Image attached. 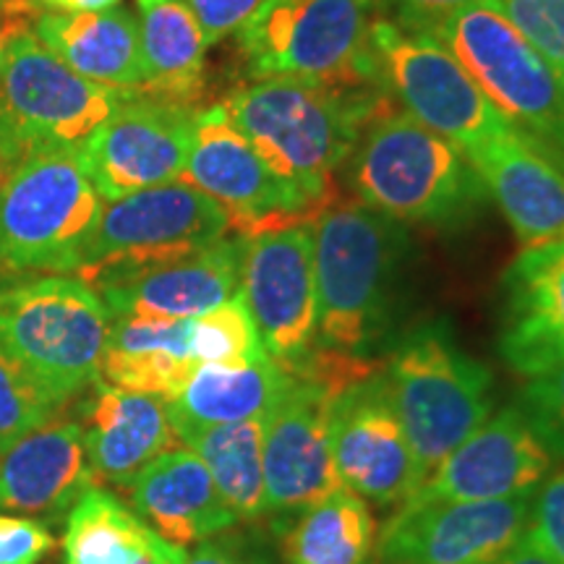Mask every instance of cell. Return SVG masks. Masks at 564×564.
Returning a JSON list of instances; mask_svg holds the SVG:
<instances>
[{"instance_id":"cell-1","label":"cell","mask_w":564,"mask_h":564,"mask_svg":"<svg viewBox=\"0 0 564 564\" xmlns=\"http://www.w3.org/2000/svg\"><path fill=\"white\" fill-rule=\"evenodd\" d=\"M316 352L373 369L390 348L411 238L403 223L361 202L329 204L312 223Z\"/></svg>"},{"instance_id":"cell-2","label":"cell","mask_w":564,"mask_h":564,"mask_svg":"<svg viewBox=\"0 0 564 564\" xmlns=\"http://www.w3.org/2000/svg\"><path fill=\"white\" fill-rule=\"evenodd\" d=\"M369 87L303 79H257L230 91L225 112L295 194L324 212L340 199L335 173L356 150L364 126L384 110Z\"/></svg>"},{"instance_id":"cell-3","label":"cell","mask_w":564,"mask_h":564,"mask_svg":"<svg viewBox=\"0 0 564 564\" xmlns=\"http://www.w3.org/2000/svg\"><path fill=\"white\" fill-rule=\"evenodd\" d=\"M345 165L358 202L403 225L463 228L489 199L460 147L390 108L364 126Z\"/></svg>"},{"instance_id":"cell-4","label":"cell","mask_w":564,"mask_h":564,"mask_svg":"<svg viewBox=\"0 0 564 564\" xmlns=\"http://www.w3.org/2000/svg\"><path fill=\"white\" fill-rule=\"evenodd\" d=\"M382 373L423 481L491 415V371L460 348L447 319L398 337Z\"/></svg>"},{"instance_id":"cell-5","label":"cell","mask_w":564,"mask_h":564,"mask_svg":"<svg viewBox=\"0 0 564 564\" xmlns=\"http://www.w3.org/2000/svg\"><path fill=\"white\" fill-rule=\"evenodd\" d=\"M102 209L79 147L24 154L0 181V272H76Z\"/></svg>"},{"instance_id":"cell-6","label":"cell","mask_w":564,"mask_h":564,"mask_svg":"<svg viewBox=\"0 0 564 564\" xmlns=\"http://www.w3.org/2000/svg\"><path fill=\"white\" fill-rule=\"evenodd\" d=\"M373 0H264L238 32L253 79L377 84Z\"/></svg>"},{"instance_id":"cell-7","label":"cell","mask_w":564,"mask_h":564,"mask_svg":"<svg viewBox=\"0 0 564 564\" xmlns=\"http://www.w3.org/2000/svg\"><path fill=\"white\" fill-rule=\"evenodd\" d=\"M110 324L82 278L51 274L0 291V335L61 405L102 379Z\"/></svg>"},{"instance_id":"cell-8","label":"cell","mask_w":564,"mask_h":564,"mask_svg":"<svg viewBox=\"0 0 564 564\" xmlns=\"http://www.w3.org/2000/svg\"><path fill=\"white\" fill-rule=\"evenodd\" d=\"M377 84L408 116L463 152L502 139L514 126L489 102L474 76L432 32L408 30L392 19L371 21Z\"/></svg>"},{"instance_id":"cell-9","label":"cell","mask_w":564,"mask_h":564,"mask_svg":"<svg viewBox=\"0 0 564 564\" xmlns=\"http://www.w3.org/2000/svg\"><path fill=\"white\" fill-rule=\"evenodd\" d=\"M432 34L453 51L514 129L564 160V87L560 76L489 0L457 11Z\"/></svg>"},{"instance_id":"cell-10","label":"cell","mask_w":564,"mask_h":564,"mask_svg":"<svg viewBox=\"0 0 564 564\" xmlns=\"http://www.w3.org/2000/svg\"><path fill=\"white\" fill-rule=\"evenodd\" d=\"M131 95L84 79L34 32H13L0 61V139L17 162L40 147H82Z\"/></svg>"},{"instance_id":"cell-11","label":"cell","mask_w":564,"mask_h":564,"mask_svg":"<svg viewBox=\"0 0 564 564\" xmlns=\"http://www.w3.org/2000/svg\"><path fill=\"white\" fill-rule=\"evenodd\" d=\"M241 295L264 356L299 377L316 352V272L312 225L243 238Z\"/></svg>"},{"instance_id":"cell-12","label":"cell","mask_w":564,"mask_h":564,"mask_svg":"<svg viewBox=\"0 0 564 564\" xmlns=\"http://www.w3.org/2000/svg\"><path fill=\"white\" fill-rule=\"evenodd\" d=\"M228 232V215L207 194L183 181L162 183L105 204L76 278L165 262L223 241Z\"/></svg>"},{"instance_id":"cell-13","label":"cell","mask_w":564,"mask_h":564,"mask_svg":"<svg viewBox=\"0 0 564 564\" xmlns=\"http://www.w3.org/2000/svg\"><path fill=\"white\" fill-rule=\"evenodd\" d=\"M178 181L207 194L228 215L230 230L243 238L288 225H312L322 215L272 173L232 126L223 102L196 112L192 150Z\"/></svg>"},{"instance_id":"cell-14","label":"cell","mask_w":564,"mask_h":564,"mask_svg":"<svg viewBox=\"0 0 564 564\" xmlns=\"http://www.w3.org/2000/svg\"><path fill=\"white\" fill-rule=\"evenodd\" d=\"M340 390L319 373H301L267 413V514L295 520L340 486L333 460V403Z\"/></svg>"},{"instance_id":"cell-15","label":"cell","mask_w":564,"mask_h":564,"mask_svg":"<svg viewBox=\"0 0 564 564\" xmlns=\"http://www.w3.org/2000/svg\"><path fill=\"white\" fill-rule=\"evenodd\" d=\"M533 497L405 502L379 531V564H502L531 525Z\"/></svg>"},{"instance_id":"cell-16","label":"cell","mask_w":564,"mask_h":564,"mask_svg":"<svg viewBox=\"0 0 564 564\" xmlns=\"http://www.w3.org/2000/svg\"><path fill=\"white\" fill-rule=\"evenodd\" d=\"M333 460L340 486L377 507H400L423 478L382 366L343 387L333 403Z\"/></svg>"},{"instance_id":"cell-17","label":"cell","mask_w":564,"mask_h":564,"mask_svg":"<svg viewBox=\"0 0 564 564\" xmlns=\"http://www.w3.org/2000/svg\"><path fill=\"white\" fill-rule=\"evenodd\" d=\"M196 110L131 95L79 147L87 175L105 202L178 181L194 139Z\"/></svg>"},{"instance_id":"cell-18","label":"cell","mask_w":564,"mask_h":564,"mask_svg":"<svg viewBox=\"0 0 564 564\" xmlns=\"http://www.w3.org/2000/svg\"><path fill=\"white\" fill-rule=\"evenodd\" d=\"M241 264L243 236H225L183 257L100 272L84 282L95 288L112 319H194L241 293Z\"/></svg>"},{"instance_id":"cell-19","label":"cell","mask_w":564,"mask_h":564,"mask_svg":"<svg viewBox=\"0 0 564 564\" xmlns=\"http://www.w3.org/2000/svg\"><path fill=\"white\" fill-rule=\"evenodd\" d=\"M554 455L518 405L489 415L440 463L408 502H491L533 497L552 474Z\"/></svg>"},{"instance_id":"cell-20","label":"cell","mask_w":564,"mask_h":564,"mask_svg":"<svg viewBox=\"0 0 564 564\" xmlns=\"http://www.w3.org/2000/svg\"><path fill=\"white\" fill-rule=\"evenodd\" d=\"M497 348L528 379L564 364V238L528 246L505 270Z\"/></svg>"},{"instance_id":"cell-21","label":"cell","mask_w":564,"mask_h":564,"mask_svg":"<svg viewBox=\"0 0 564 564\" xmlns=\"http://www.w3.org/2000/svg\"><path fill=\"white\" fill-rule=\"evenodd\" d=\"M465 158L523 249L564 238V160L518 129Z\"/></svg>"},{"instance_id":"cell-22","label":"cell","mask_w":564,"mask_h":564,"mask_svg":"<svg viewBox=\"0 0 564 564\" xmlns=\"http://www.w3.org/2000/svg\"><path fill=\"white\" fill-rule=\"evenodd\" d=\"M91 474L79 421L53 419L0 457V512L61 518L89 491Z\"/></svg>"},{"instance_id":"cell-23","label":"cell","mask_w":564,"mask_h":564,"mask_svg":"<svg viewBox=\"0 0 564 564\" xmlns=\"http://www.w3.org/2000/svg\"><path fill=\"white\" fill-rule=\"evenodd\" d=\"M79 423L91 474L121 489L178 442L165 400L102 379L91 387Z\"/></svg>"},{"instance_id":"cell-24","label":"cell","mask_w":564,"mask_h":564,"mask_svg":"<svg viewBox=\"0 0 564 564\" xmlns=\"http://www.w3.org/2000/svg\"><path fill=\"white\" fill-rule=\"evenodd\" d=\"M129 489L131 510L167 544L188 546L236 525V514L212 481L207 465L188 447H173L147 465Z\"/></svg>"},{"instance_id":"cell-25","label":"cell","mask_w":564,"mask_h":564,"mask_svg":"<svg viewBox=\"0 0 564 564\" xmlns=\"http://www.w3.org/2000/svg\"><path fill=\"white\" fill-rule=\"evenodd\" d=\"M34 37L84 79L108 89L144 87L137 17L126 9L95 13H40Z\"/></svg>"},{"instance_id":"cell-26","label":"cell","mask_w":564,"mask_h":564,"mask_svg":"<svg viewBox=\"0 0 564 564\" xmlns=\"http://www.w3.org/2000/svg\"><path fill=\"white\" fill-rule=\"evenodd\" d=\"M192 319L118 316L102 356V382L171 400L196 371Z\"/></svg>"},{"instance_id":"cell-27","label":"cell","mask_w":564,"mask_h":564,"mask_svg":"<svg viewBox=\"0 0 564 564\" xmlns=\"http://www.w3.org/2000/svg\"><path fill=\"white\" fill-rule=\"evenodd\" d=\"M141 95L194 108L207 87V40L181 0H137Z\"/></svg>"},{"instance_id":"cell-28","label":"cell","mask_w":564,"mask_h":564,"mask_svg":"<svg viewBox=\"0 0 564 564\" xmlns=\"http://www.w3.org/2000/svg\"><path fill=\"white\" fill-rule=\"evenodd\" d=\"M291 379L267 356L249 364H202L165 405L175 434L262 419Z\"/></svg>"},{"instance_id":"cell-29","label":"cell","mask_w":564,"mask_h":564,"mask_svg":"<svg viewBox=\"0 0 564 564\" xmlns=\"http://www.w3.org/2000/svg\"><path fill=\"white\" fill-rule=\"evenodd\" d=\"M66 564H181L186 549L167 544L116 494L91 486L68 510Z\"/></svg>"},{"instance_id":"cell-30","label":"cell","mask_w":564,"mask_h":564,"mask_svg":"<svg viewBox=\"0 0 564 564\" xmlns=\"http://www.w3.org/2000/svg\"><path fill=\"white\" fill-rule=\"evenodd\" d=\"M379 528L366 499L337 486L293 520L285 564H379Z\"/></svg>"},{"instance_id":"cell-31","label":"cell","mask_w":564,"mask_h":564,"mask_svg":"<svg viewBox=\"0 0 564 564\" xmlns=\"http://www.w3.org/2000/svg\"><path fill=\"white\" fill-rule=\"evenodd\" d=\"M264 419L267 415L178 434L207 465L217 491L238 520H259L267 514Z\"/></svg>"},{"instance_id":"cell-32","label":"cell","mask_w":564,"mask_h":564,"mask_svg":"<svg viewBox=\"0 0 564 564\" xmlns=\"http://www.w3.org/2000/svg\"><path fill=\"white\" fill-rule=\"evenodd\" d=\"M61 408L0 335V453H6L21 436L53 421Z\"/></svg>"},{"instance_id":"cell-33","label":"cell","mask_w":564,"mask_h":564,"mask_svg":"<svg viewBox=\"0 0 564 564\" xmlns=\"http://www.w3.org/2000/svg\"><path fill=\"white\" fill-rule=\"evenodd\" d=\"M192 356L196 364H249L264 358L243 295L192 319Z\"/></svg>"},{"instance_id":"cell-34","label":"cell","mask_w":564,"mask_h":564,"mask_svg":"<svg viewBox=\"0 0 564 564\" xmlns=\"http://www.w3.org/2000/svg\"><path fill=\"white\" fill-rule=\"evenodd\" d=\"M549 63L564 87V0H489Z\"/></svg>"},{"instance_id":"cell-35","label":"cell","mask_w":564,"mask_h":564,"mask_svg":"<svg viewBox=\"0 0 564 564\" xmlns=\"http://www.w3.org/2000/svg\"><path fill=\"white\" fill-rule=\"evenodd\" d=\"M514 405L549 453L564 460V364L528 379Z\"/></svg>"},{"instance_id":"cell-36","label":"cell","mask_w":564,"mask_h":564,"mask_svg":"<svg viewBox=\"0 0 564 564\" xmlns=\"http://www.w3.org/2000/svg\"><path fill=\"white\" fill-rule=\"evenodd\" d=\"M528 533L556 564H564V470L549 476L533 494Z\"/></svg>"},{"instance_id":"cell-37","label":"cell","mask_w":564,"mask_h":564,"mask_svg":"<svg viewBox=\"0 0 564 564\" xmlns=\"http://www.w3.org/2000/svg\"><path fill=\"white\" fill-rule=\"evenodd\" d=\"M53 544V533L40 520L0 512V564H40Z\"/></svg>"},{"instance_id":"cell-38","label":"cell","mask_w":564,"mask_h":564,"mask_svg":"<svg viewBox=\"0 0 564 564\" xmlns=\"http://www.w3.org/2000/svg\"><path fill=\"white\" fill-rule=\"evenodd\" d=\"M199 21L207 45H215L232 32H241L264 0H181Z\"/></svg>"},{"instance_id":"cell-39","label":"cell","mask_w":564,"mask_h":564,"mask_svg":"<svg viewBox=\"0 0 564 564\" xmlns=\"http://www.w3.org/2000/svg\"><path fill=\"white\" fill-rule=\"evenodd\" d=\"M181 564H274L262 544L246 535H215L202 541L194 552H186Z\"/></svg>"},{"instance_id":"cell-40","label":"cell","mask_w":564,"mask_h":564,"mask_svg":"<svg viewBox=\"0 0 564 564\" xmlns=\"http://www.w3.org/2000/svg\"><path fill=\"white\" fill-rule=\"evenodd\" d=\"M481 3V0H387V6L394 11L392 21L400 26L421 32H434L444 21L453 19L457 11L468 9V6Z\"/></svg>"},{"instance_id":"cell-41","label":"cell","mask_w":564,"mask_h":564,"mask_svg":"<svg viewBox=\"0 0 564 564\" xmlns=\"http://www.w3.org/2000/svg\"><path fill=\"white\" fill-rule=\"evenodd\" d=\"M32 3L47 13H95L108 11L121 0H32Z\"/></svg>"},{"instance_id":"cell-42","label":"cell","mask_w":564,"mask_h":564,"mask_svg":"<svg viewBox=\"0 0 564 564\" xmlns=\"http://www.w3.org/2000/svg\"><path fill=\"white\" fill-rule=\"evenodd\" d=\"M502 564H556V562L544 552V549L535 544L531 533H525L523 539H520V544L505 556Z\"/></svg>"},{"instance_id":"cell-43","label":"cell","mask_w":564,"mask_h":564,"mask_svg":"<svg viewBox=\"0 0 564 564\" xmlns=\"http://www.w3.org/2000/svg\"><path fill=\"white\" fill-rule=\"evenodd\" d=\"M13 165H17V160H13V154L9 147H6V141L0 139V181L6 178V173H9Z\"/></svg>"},{"instance_id":"cell-44","label":"cell","mask_w":564,"mask_h":564,"mask_svg":"<svg viewBox=\"0 0 564 564\" xmlns=\"http://www.w3.org/2000/svg\"><path fill=\"white\" fill-rule=\"evenodd\" d=\"M0 61H3V47H0Z\"/></svg>"}]
</instances>
